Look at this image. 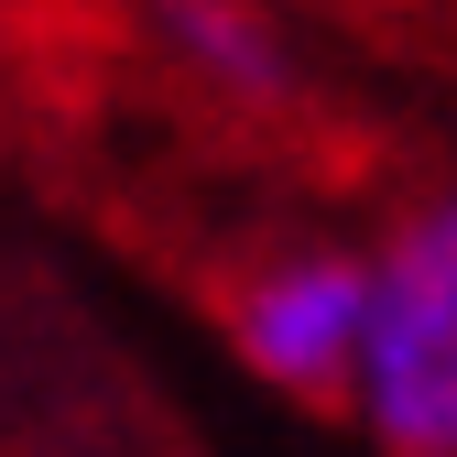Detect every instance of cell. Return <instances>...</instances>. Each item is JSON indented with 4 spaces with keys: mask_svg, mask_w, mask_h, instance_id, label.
<instances>
[{
    "mask_svg": "<svg viewBox=\"0 0 457 457\" xmlns=\"http://www.w3.org/2000/svg\"><path fill=\"white\" fill-rule=\"evenodd\" d=\"M120 33L175 98H196L228 131H272L305 109V54L262 0H131Z\"/></svg>",
    "mask_w": 457,
    "mask_h": 457,
    "instance_id": "obj_3",
    "label": "cell"
},
{
    "mask_svg": "<svg viewBox=\"0 0 457 457\" xmlns=\"http://www.w3.org/2000/svg\"><path fill=\"white\" fill-rule=\"evenodd\" d=\"M218 327L251 381L305 414H349L360 337H370V251H337L316 228H272L218 272Z\"/></svg>",
    "mask_w": 457,
    "mask_h": 457,
    "instance_id": "obj_2",
    "label": "cell"
},
{
    "mask_svg": "<svg viewBox=\"0 0 457 457\" xmlns=\"http://www.w3.org/2000/svg\"><path fill=\"white\" fill-rule=\"evenodd\" d=\"M349 414L381 457H457V186L414 196L370 251V337Z\"/></svg>",
    "mask_w": 457,
    "mask_h": 457,
    "instance_id": "obj_1",
    "label": "cell"
}]
</instances>
